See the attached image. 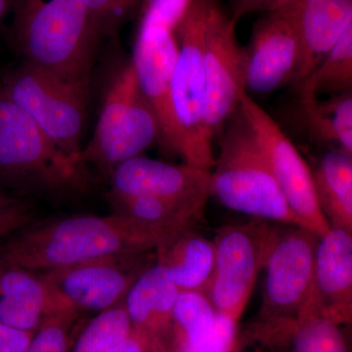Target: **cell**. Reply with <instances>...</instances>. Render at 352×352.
<instances>
[{
  "label": "cell",
  "mask_w": 352,
  "mask_h": 352,
  "mask_svg": "<svg viewBox=\"0 0 352 352\" xmlns=\"http://www.w3.org/2000/svg\"><path fill=\"white\" fill-rule=\"evenodd\" d=\"M12 8V38L25 62L89 85L102 36L85 0H14Z\"/></svg>",
  "instance_id": "7a4b0ae2"
},
{
  "label": "cell",
  "mask_w": 352,
  "mask_h": 352,
  "mask_svg": "<svg viewBox=\"0 0 352 352\" xmlns=\"http://www.w3.org/2000/svg\"><path fill=\"white\" fill-rule=\"evenodd\" d=\"M310 170L319 207L331 228L352 234V153L328 150Z\"/></svg>",
  "instance_id": "7402d4cb"
},
{
  "label": "cell",
  "mask_w": 352,
  "mask_h": 352,
  "mask_svg": "<svg viewBox=\"0 0 352 352\" xmlns=\"http://www.w3.org/2000/svg\"><path fill=\"white\" fill-rule=\"evenodd\" d=\"M177 52L175 32L142 14L131 63L139 87L156 115L157 143L164 152L180 156L182 143L171 101V78Z\"/></svg>",
  "instance_id": "4fadbf2b"
},
{
  "label": "cell",
  "mask_w": 352,
  "mask_h": 352,
  "mask_svg": "<svg viewBox=\"0 0 352 352\" xmlns=\"http://www.w3.org/2000/svg\"><path fill=\"white\" fill-rule=\"evenodd\" d=\"M289 0H231L230 16L234 22L242 19L245 16L256 12H270L275 10Z\"/></svg>",
  "instance_id": "1f68e13d"
},
{
  "label": "cell",
  "mask_w": 352,
  "mask_h": 352,
  "mask_svg": "<svg viewBox=\"0 0 352 352\" xmlns=\"http://www.w3.org/2000/svg\"><path fill=\"white\" fill-rule=\"evenodd\" d=\"M101 36H112L120 25L142 12L144 0H85Z\"/></svg>",
  "instance_id": "f1b7e54d"
},
{
  "label": "cell",
  "mask_w": 352,
  "mask_h": 352,
  "mask_svg": "<svg viewBox=\"0 0 352 352\" xmlns=\"http://www.w3.org/2000/svg\"><path fill=\"white\" fill-rule=\"evenodd\" d=\"M295 16L300 52L295 88L324 59L340 34L352 23V0H289Z\"/></svg>",
  "instance_id": "e0dca14e"
},
{
  "label": "cell",
  "mask_w": 352,
  "mask_h": 352,
  "mask_svg": "<svg viewBox=\"0 0 352 352\" xmlns=\"http://www.w3.org/2000/svg\"><path fill=\"white\" fill-rule=\"evenodd\" d=\"M51 314L52 303L41 272L0 261V323L36 332Z\"/></svg>",
  "instance_id": "ffe728a7"
},
{
  "label": "cell",
  "mask_w": 352,
  "mask_h": 352,
  "mask_svg": "<svg viewBox=\"0 0 352 352\" xmlns=\"http://www.w3.org/2000/svg\"><path fill=\"white\" fill-rule=\"evenodd\" d=\"M152 0H144V4H143V8H144L145 6H147L148 4L150 3V2H151ZM143 10V9H142Z\"/></svg>",
  "instance_id": "74e56055"
},
{
  "label": "cell",
  "mask_w": 352,
  "mask_h": 352,
  "mask_svg": "<svg viewBox=\"0 0 352 352\" xmlns=\"http://www.w3.org/2000/svg\"><path fill=\"white\" fill-rule=\"evenodd\" d=\"M294 89L298 96L314 98L352 91V23L318 66Z\"/></svg>",
  "instance_id": "d4e9b609"
},
{
  "label": "cell",
  "mask_w": 352,
  "mask_h": 352,
  "mask_svg": "<svg viewBox=\"0 0 352 352\" xmlns=\"http://www.w3.org/2000/svg\"><path fill=\"white\" fill-rule=\"evenodd\" d=\"M214 0H190L176 25L177 57L171 78V101L184 164L212 173L215 163L212 139L204 120V38Z\"/></svg>",
  "instance_id": "277c9868"
},
{
  "label": "cell",
  "mask_w": 352,
  "mask_h": 352,
  "mask_svg": "<svg viewBox=\"0 0 352 352\" xmlns=\"http://www.w3.org/2000/svg\"><path fill=\"white\" fill-rule=\"evenodd\" d=\"M157 264L164 266L179 292L208 298L215 268V245L194 228L168 234L156 247Z\"/></svg>",
  "instance_id": "d6986e66"
},
{
  "label": "cell",
  "mask_w": 352,
  "mask_h": 352,
  "mask_svg": "<svg viewBox=\"0 0 352 352\" xmlns=\"http://www.w3.org/2000/svg\"><path fill=\"white\" fill-rule=\"evenodd\" d=\"M220 135L219 154L215 157L214 173H210L212 196L229 210L252 219L302 227L289 208L240 107L227 120Z\"/></svg>",
  "instance_id": "3957f363"
},
{
  "label": "cell",
  "mask_w": 352,
  "mask_h": 352,
  "mask_svg": "<svg viewBox=\"0 0 352 352\" xmlns=\"http://www.w3.org/2000/svg\"><path fill=\"white\" fill-rule=\"evenodd\" d=\"M18 200H19V199L14 198V197L7 196L6 194L1 193V192H0V208L9 205V204H12L14 201Z\"/></svg>",
  "instance_id": "d590c367"
},
{
  "label": "cell",
  "mask_w": 352,
  "mask_h": 352,
  "mask_svg": "<svg viewBox=\"0 0 352 352\" xmlns=\"http://www.w3.org/2000/svg\"><path fill=\"white\" fill-rule=\"evenodd\" d=\"M88 87L65 80L47 69L25 62L6 78L0 89L36 122L61 151L82 164L80 139Z\"/></svg>",
  "instance_id": "52a82bcc"
},
{
  "label": "cell",
  "mask_w": 352,
  "mask_h": 352,
  "mask_svg": "<svg viewBox=\"0 0 352 352\" xmlns=\"http://www.w3.org/2000/svg\"><path fill=\"white\" fill-rule=\"evenodd\" d=\"M159 138L156 115L129 62L109 87L94 136L82 150L80 160L111 175L120 164L142 156Z\"/></svg>",
  "instance_id": "8992f818"
},
{
  "label": "cell",
  "mask_w": 352,
  "mask_h": 352,
  "mask_svg": "<svg viewBox=\"0 0 352 352\" xmlns=\"http://www.w3.org/2000/svg\"><path fill=\"white\" fill-rule=\"evenodd\" d=\"M278 231L277 226L258 219L217 231L214 274L208 298L219 314L239 320Z\"/></svg>",
  "instance_id": "9c48e42d"
},
{
  "label": "cell",
  "mask_w": 352,
  "mask_h": 352,
  "mask_svg": "<svg viewBox=\"0 0 352 352\" xmlns=\"http://www.w3.org/2000/svg\"><path fill=\"white\" fill-rule=\"evenodd\" d=\"M175 352H195L192 351L191 349H189L188 346H185V344H179L177 349H175ZM233 352V351H230Z\"/></svg>",
  "instance_id": "8d00e7d4"
},
{
  "label": "cell",
  "mask_w": 352,
  "mask_h": 352,
  "mask_svg": "<svg viewBox=\"0 0 352 352\" xmlns=\"http://www.w3.org/2000/svg\"><path fill=\"white\" fill-rule=\"evenodd\" d=\"M239 107L251 124L292 212L303 228L320 239L331 226L319 207L310 166L283 129L247 91L240 96Z\"/></svg>",
  "instance_id": "7c38bea8"
},
{
  "label": "cell",
  "mask_w": 352,
  "mask_h": 352,
  "mask_svg": "<svg viewBox=\"0 0 352 352\" xmlns=\"http://www.w3.org/2000/svg\"><path fill=\"white\" fill-rule=\"evenodd\" d=\"M292 336L293 352H347L340 324L321 315H302Z\"/></svg>",
  "instance_id": "4316f807"
},
{
  "label": "cell",
  "mask_w": 352,
  "mask_h": 352,
  "mask_svg": "<svg viewBox=\"0 0 352 352\" xmlns=\"http://www.w3.org/2000/svg\"><path fill=\"white\" fill-rule=\"evenodd\" d=\"M182 333L179 344L201 352H229L235 344L237 322L219 314L207 296L179 292L173 312Z\"/></svg>",
  "instance_id": "44dd1931"
},
{
  "label": "cell",
  "mask_w": 352,
  "mask_h": 352,
  "mask_svg": "<svg viewBox=\"0 0 352 352\" xmlns=\"http://www.w3.org/2000/svg\"><path fill=\"white\" fill-rule=\"evenodd\" d=\"M131 317L124 302L108 308L90 320L69 352H109L131 333Z\"/></svg>",
  "instance_id": "484cf974"
},
{
  "label": "cell",
  "mask_w": 352,
  "mask_h": 352,
  "mask_svg": "<svg viewBox=\"0 0 352 352\" xmlns=\"http://www.w3.org/2000/svg\"><path fill=\"white\" fill-rule=\"evenodd\" d=\"M78 315L73 310L47 315L24 352H69L71 330Z\"/></svg>",
  "instance_id": "83f0119b"
},
{
  "label": "cell",
  "mask_w": 352,
  "mask_h": 352,
  "mask_svg": "<svg viewBox=\"0 0 352 352\" xmlns=\"http://www.w3.org/2000/svg\"><path fill=\"white\" fill-rule=\"evenodd\" d=\"M111 196L156 197L208 204L212 196L210 171L143 156L120 164L111 173Z\"/></svg>",
  "instance_id": "9a60e30c"
},
{
  "label": "cell",
  "mask_w": 352,
  "mask_h": 352,
  "mask_svg": "<svg viewBox=\"0 0 352 352\" xmlns=\"http://www.w3.org/2000/svg\"><path fill=\"white\" fill-rule=\"evenodd\" d=\"M179 289L164 266H149L124 298L132 326L144 333L155 352H166V340L175 328L173 307Z\"/></svg>",
  "instance_id": "ac0fdd59"
},
{
  "label": "cell",
  "mask_w": 352,
  "mask_h": 352,
  "mask_svg": "<svg viewBox=\"0 0 352 352\" xmlns=\"http://www.w3.org/2000/svg\"><path fill=\"white\" fill-rule=\"evenodd\" d=\"M109 352H155L144 333L132 329L131 333Z\"/></svg>",
  "instance_id": "836d02e7"
},
{
  "label": "cell",
  "mask_w": 352,
  "mask_h": 352,
  "mask_svg": "<svg viewBox=\"0 0 352 352\" xmlns=\"http://www.w3.org/2000/svg\"><path fill=\"white\" fill-rule=\"evenodd\" d=\"M142 254L108 256L41 272L53 314L62 310L101 312L124 302L129 289L148 267Z\"/></svg>",
  "instance_id": "8fae6325"
},
{
  "label": "cell",
  "mask_w": 352,
  "mask_h": 352,
  "mask_svg": "<svg viewBox=\"0 0 352 352\" xmlns=\"http://www.w3.org/2000/svg\"><path fill=\"white\" fill-rule=\"evenodd\" d=\"M298 122L312 142L352 153V91L321 100L298 96Z\"/></svg>",
  "instance_id": "603a6c76"
},
{
  "label": "cell",
  "mask_w": 352,
  "mask_h": 352,
  "mask_svg": "<svg viewBox=\"0 0 352 352\" xmlns=\"http://www.w3.org/2000/svg\"><path fill=\"white\" fill-rule=\"evenodd\" d=\"M34 222V210L24 200L0 208V239L9 237Z\"/></svg>",
  "instance_id": "f546056e"
},
{
  "label": "cell",
  "mask_w": 352,
  "mask_h": 352,
  "mask_svg": "<svg viewBox=\"0 0 352 352\" xmlns=\"http://www.w3.org/2000/svg\"><path fill=\"white\" fill-rule=\"evenodd\" d=\"M110 196L115 214L124 215L141 226L166 235L194 228L203 219L207 204L196 201L170 200L156 197Z\"/></svg>",
  "instance_id": "cb8c5ba5"
},
{
  "label": "cell",
  "mask_w": 352,
  "mask_h": 352,
  "mask_svg": "<svg viewBox=\"0 0 352 352\" xmlns=\"http://www.w3.org/2000/svg\"><path fill=\"white\" fill-rule=\"evenodd\" d=\"M14 0H0V22L12 9Z\"/></svg>",
  "instance_id": "e575fe53"
},
{
  "label": "cell",
  "mask_w": 352,
  "mask_h": 352,
  "mask_svg": "<svg viewBox=\"0 0 352 352\" xmlns=\"http://www.w3.org/2000/svg\"><path fill=\"white\" fill-rule=\"evenodd\" d=\"M236 24L220 0H214L204 38V120L212 140L222 133L247 91V55L236 36Z\"/></svg>",
  "instance_id": "30bf717a"
},
{
  "label": "cell",
  "mask_w": 352,
  "mask_h": 352,
  "mask_svg": "<svg viewBox=\"0 0 352 352\" xmlns=\"http://www.w3.org/2000/svg\"><path fill=\"white\" fill-rule=\"evenodd\" d=\"M189 2L190 0H152L141 13L168 25L175 31Z\"/></svg>",
  "instance_id": "4dcf8cb0"
},
{
  "label": "cell",
  "mask_w": 352,
  "mask_h": 352,
  "mask_svg": "<svg viewBox=\"0 0 352 352\" xmlns=\"http://www.w3.org/2000/svg\"><path fill=\"white\" fill-rule=\"evenodd\" d=\"M319 238L307 229L280 228L268 254L265 288L259 321L267 333L293 335L309 305L314 287L315 252Z\"/></svg>",
  "instance_id": "ba28073f"
},
{
  "label": "cell",
  "mask_w": 352,
  "mask_h": 352,
  "mask_svg": "<svg viewBox=\"0 0 352 352\" xmlns=\"http://www.w3.org/2000/svg\"><path fill=\"white\" fill-rule=\"evenodd\" d=\"M83 164L67 156L0 89V176L50 192L82 188Z\"/></svg>",
  "instance_id": "5b68a950"
},
{
  "label": "cell",
  "mask_w": 352,
  "mask_h": 352,
  "mask_svg": "<svg viewBox=\"0 0 352 352\" xmlns=\"http://www.w3.org/2000/svg\"><path fill=\"white\" fill-rule=\"evenodd\" d=\"M34 332H25L0 323V352H24Z\"/></svg>",
  "instance_id": "d6a6232c"
},
{
  "label": "cell",
  "mask_w": 352,
  "mask_h": 352,
  "mask_svg": "<svg viewBox=\"0 0 352 352\" xmlns=\"http://www.w3.org/2000/svg\"><path fill=\"white\" fill-rule=\"evenodd\" d=\"M342 324L352 316V234L331 228L315 252L314 287L305 314Z\"/></svg>",
  "instance_id": "2e32d148"
},
{
  "label": "cell",
  "mask_w": 352,
  "mask_h": 352,
  "mask_svg": "<svg viewBox=\"0 0 352 352\" xmlns=\"http://www.w3.org/2000/svg\"><path fill=\"white\" fill-rule=\"evenodd\" d=\"M245 90L270 94L295 78L300 43L295 16L289 3L263 13L254 25L245 46Z\"/></svg>",
  "instance_id": "5bb4252c"
},
{
  "label": "cell",
  "mask_w": 352,
  "mask_h": 352,
  "mask_svg": "<svg viewBox=\"0 0 352 352\" xmlns=\"http://www.w3.org/2000/svg\"><path fill=\"white\" fill-rule=\"evenodd\" d=\"M164 234L115 214L30 224L0 247V261L45 272L108 256L156 249Z\"/></svg>",
  "instance_id": "6da1fadb"
}]
</instances>
